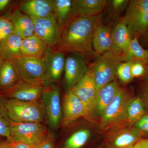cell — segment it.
I'll use <instances>...</instances> for the list:
<instances>
[{"label":"cell","mask_w":148,"mask_h":148,"mask_svg":"<svg viewBox=\"0 0 148 148\" xmlns=\"http://www.w3.org/2000/svg\"><path fill=\"white\" fill-rule=\"evenodd\" d=\"M132 148H148V138L141 139Z\"/></svg>","instance_id":"obj_36"},{"label":"cell","mask_w":148,"mask_h":148,"mask_svg":"<svg viewBox=\"0 0 148 148\" xmlns=\"http://www.w3.org/2000/svg\"><path fill=\"white\" fill-rule=\"evenodd\" d=\"M31 18L34 22L35 35L49 47L58 44L61 40L62 29L55 14L45 18Z\"/></svg>","instance_id":"obj_12"},{"label":"cell","mask_w":148,"mask_h":148,"mask_svg":"<svg viewBox=\"0 0 148 148\" xmlns=\"http://www.w3.org/2000/svg\"><path fill=\"white\" fill-rule=\"evenodd\" d=\"M42 59L44 66L46 87L56 85L64 72L66 58L64 53L48 47Z\"/></svg>","instance_id":"obj_10"},{"label":"cell","mask_w":148,"mask_h":148,"mask_svg":"<svg viewBox=\"0 0 148 148\" xmlns=\"http://www.w3.org/2000/svg\"><path fill=\"white\" fill-rule=\"evenodd\" d=\"M90 135L91 132L88 130H79L66 140L64 148H81L87 143Z\"/></svg>","instance_id":"obj_29"},{"label":"cell","mask_w":148,"mask_h":148,"mask_svg":"<svg viewBox=\"0 0 148 148\" xmlns=\"http://www.w3.org/2000/svg\"><path fill=\"white\" fill-rule=\"evenodd\" d=\"M5 107L12 122H34L44 124L46 122L44 107L40 100L36 102H27L7 99Z\"/></svg>","instance_id":"obj_2"},{"label":"cell","mask_w":148,"mask_h":148,"mask_svg":"<svg viewBox=\"0 0 148 148\" xmlns=\"http://www.w3.org/2000/svg\"><path fill=\"white\" fill-rule=\"evenodd\" d=\"M13 142L11 140L6 139L0 142V148H13Z\"/></svg>","instance_id":"obj_38"},{"label":"cell","mask_w":148,"mask_h":148,"mask_svg":"<svg viewBox=\"0 0 148 148\" xmlns=\"http://www.w3.org/2000/svg\"><path fill=\"white\" fill-rule=\"evenodd\" d=\"M13 148H37L21 143H14Z\"/></svg>","instance_id":"obj_40"},{"label":"cell","mask_w":148,"mask_h":148,"mask_svg":"<svg viewBox=\"0 0 148 148\" xmlns=\"http://www.w3.org/2000/svg\"><path fill=\"white\" fill-rule=\"evenodd\" d=\"M7 16L14 26L15 33L22 39L34 34V22L32 18L18 9L14 10Z\"/></svg>","instance_id":"obj_20"},{"label":"cell","mask_w":148,"mask_h":148,"mask_svg":"<svg viewBox=\"0 0 148 148\" xmlns=\"http://www.w3.org/2000/svg\"><path fill=\"white\" fill-rule=\"evenodd\" d=\"M146 73L144 77L145 80H148V61L146 65Z\"/></svg>","instance_id":"obj_41"},{"label":"cell","mask_w":148,"mask_h":148,"mask_svg":"<svg viewBox=\"0 0 148 148\" xmlns=\"http://www.w3.org/2000/svg\"><path fill=\"white\" fill-rule=\"evenodd\" d=\"M7 98L0 93V138L11 140L10 128L12 121L5 107Z\"/></svg>","instance_id":"obj_28"},{"label":"cell","mask_w":148,"mask_h":148,"mask_svg":"<svg viewBox=\"0 0 148 148\" xmlns=\"http://www.w3.org/2000/svg\"><path fill=\"white\" fill-rule=\"evenodd\" d=\"M132 61H127L121 63L116 70V75L121 82L128 83L133 79L131 73Z\"/></svg>","instance_id":"obj_30"},{"label":"cell","mask_w":148,"mask_h":148,"mask_svg":"<svg viewBox=\"0 0 148 148\" xmlns=\"http://www.w3.org/2000/svg\"><path fill=\"white\" fill-rule=\"evenodd\" d=\"M3 61V60L1 56L0 55V67H1V65Z\"/></svg>","instance_id":"obj_43"},{"label":"cell","mask_w":148,"mask_h":148,"mask_svg":"<svg viewBox=\"0 0 148 148\" xmlns=\"http://www.w3.org/2000/svg\"><path fill=\"white\" fill-rule=\"evenodd\" d=\"M100 19L98 14L92 16H77L69 21L62 32L58 50L78 54L92 53V36Z\"/></svg>","instance_id":"obj_1"},{"label":"cell","mask_w":148,"mask_h":148,"mask_svg":"<svg viewBox=\"0 0 148 148\" xmlns=\"http://www.w3.org/2000/svg\"><path fill=\"white\" fill-rule=\"evenodd\" d=\"M112 34L110 29L104 24L96 25L92 39V48L100 55L111 51L112 48Z\"/></svg>","instance_id":"obj_19"},{"label":"cell","mask_w":148,"mask_h":148,"mask_svg":"<svg viewBox=\"0 0 148 148\" xmlns=\"http://www.w3.org/2000/svg\"><path fill=\"white\" fill-rule=\"evenodd\" d=\"M112 34L113 45L111 51L124 56L126 58L132 38L129 29L122 21L116 24L112 31Z\"/></svg>","instance_id":"obj_17"},{"label":"cell","mask_w":148,"mask_h":148,"mask_svg":"<svg viewBox=\"0 0 148 148\" xmlns=\"http://www.w3.org/2000/svg\"><path fill=\"white\" fill-rule=\"evenodd\" d=\"M54 13L61 29L69 22L72 16L73 0H53Z\"/></svg>","instance_id":"obj_26"},{"label":"cell","mask_w":148,"mask_h":148,"mask_svg":"<svg viewBox=\"0 0 148 148\" xmlns=\"http://www.w3.org/2000/svg\"><path fill=\"white\" fill-rule=\"evenodd\" d=\"M10 0H0V12L4 10L10 3Z\"/></svg>","instance_id":"obj_39"},{"label":"cell","mask_w":148,"mask_h":148,"mask_svg":"<svg viewBox=\"0 0 148 148\" xmlns=\"http://www.w3.org/2000/svg\"><path fill=\"white\" fill-rule=\"evenodd\" d=\"M43 123L12 122L10 128L11 140L37 147L45 143L51 135Z\"/></svg>","instance_id":"obj_4"},{"label":"cell","mask_w":148,"mask_h":148,"mask_svg":"<svg viewBox=\"0 0 148 148\" xmlns=\"http://www.w3.org/2000/svg\"><path fill=\"white\" fill-rule=\"evenodd\" d=\"M127 61L124 56L111 51L100 55L89 68L97 90L113 81L119 65Z\"/></svg>","instance_id":"obj_3"},{"label":"cell","mask_w":148,"mask_h":148,"mask_svg":"<svg viewBox=\"0 0 148 148\" xmlns=\"http://www.w3.org/2000/svg\"><path fill=\"white\" fill-rule=\"evenodd\" d=\"M145 64L138 61H132L131 66V73L133 78L145 77L146 73Z\"/></svg>","instance_id":"obj_32"},{"label":"cell","mask_w":148,"mask_h":148,"mask_svg":"<svg viewBox=\"0 0 148 148\" xmlns=\"http://www.w3.org/2000/svg\"><path fill=\"white\" fill-rule=\"evenodd\" d=\"M116 81H112L98 90L96 102L97 117L101 118L104 110L113 100L120 88Z\"/></svg>","instance_id":"obj_24"},{"label":"cell","mask_w":148,"mask_h":148,"mask_svg":"<svg viewBox=\"0 0 148 148\" xmlns=\"http://www.w3.org/2000/svg\"><path fill=\"white\" fill-rule=\"evenodd\" d=\"M107 130L105 148H132L145 136L133 125L126 123Z\"/></svg>","instance_id":"obj_7"},{"label":"cell","mask_w":148,"mask_h":148,"mask_svg":"<svg viewBox=\"0 0 148 148\" xmlns=\"http://www.w3.org/2000/svg\"><path fill=\"white\" fill-rule=\"evenodd\" d=\"M106 3L105 0H73L72 16H96L104 9Z\"/></svg>","instance_id":"obj_18"},{"label":"cell","mask_w":148,"mask_h":148,"mask_svg":"<svg viewBox=\"0 0 148 148\" xmlns=\"http://www.w3.org/2000/svg\"><path fill=\"white\" fill-rule=\"evenodd\" d=\"M89 68L83 58L79 54L70 55L66 58L64 82L68 91L72 90L84 76Z\"/></svg>","instance_id":"obj_14"},{"label":"cell","mask_w":148,"mask_h":148,"mask_svg":"<svg viewBox=\"0 0 148 148\" xmlns=\"http://www.w3.org/2000/svg\"><path fill=\"white\" fill-rule=\"evenodd\" d=\"M20 80L15 63L12 61H3L0 67V93L9 90Z\"/></svg>","instance_id":"obj_21"},{"label":"cell","mask_w":148,"mask_h":148,"mask_svg":"<svg viewBox=\"0 0 148 148\" xmlns=\"http://www.w3.org/2000/svg\"><path fill=\"white\" fill-rule=\"evenodd\" d=\"M45 110L46 122L52 131L58 129L62 119L59 89L56 85L47 88L40 98Z\"/></svg>","instance_id":"obj_9"},{"label":"cell","mask_w":148,"mask_h":148,"mask_svg":"<svg viewBox=\"0 0 148 148\" xmlns=\"http://www.w3.org/2000/svg\"><path fill=\"white\" fill-rule=\"evenodd\" d=\"M37 148H53V139L52 135H51L50 138L46 141L37 147Z\"/></svg>","instance_id":"obj_37"},{"label":"cell","mask_w":148,"mask_h":148,"mask_svg":"<svg viewBox=\"0 0 148 148\" xmlns=\"http://www.w3.org/2000/svg\"><path fill=\"white\" fill-rule=\"evenodd\" d=\"M47 87L20 80L18 83L9 90L0 93L7 99L36 102L40 101L42 94Z\"/></svg>","instance_id":"obj_13"},{"label":"cell","mask_w":148,"mask_h":148,"mask_svg":"<svg viewBox=\"0 0 148 148\" xmlns=\"http://www.w3.org/2000/svg\"><path fill=\"white\" fill-rule=\"evenodd\" d=\"M141 92L143 98L148 105V80H145L141 88Z\"/></svg>","instance_id":"obj_35"},{"label":"cell","mask_w":148,"mask_h":148,"mask_svg":"<svg viewBox=\"0 0 148 148\" xmlns=\"http://www.w3.org/2000/svg\"><path fill=\"white\" fill-rule=\"evenodd\" d=\"M48 47L44 41L34 34L22 39L21 56L42 58Z\"/></svg>","instance_id":"obj_23"},{"label":"cell","mask_w":148,"mask_h":148,"mask_svg":"<svg viewBox=\"0 0 148 148\" xmlns=\"http://www.w3.org/2000/svg\"><path fill=\"white\" fill-rule=\"evenodd\" d=\"M1 138H0V142H1Z\"/></svg>","instance_id":"obj_44"},{"label":"cell","mask_w":148,"mask_h":148,"mask_svg":"<svg viewBox=\"0 0 148 148\" xmlns=\"http://www.w3.org/2000/svg\"><path fill=\"white\" fill-rule=\"evenodd\" d=\"M72 90L80 99L85 110L84 117L89 121H94L96 116V102L98 90L90 69Z\"/></svg>","instance_id":"obj_8"},{"label":"cell","mask_w":148,"mask_h":148,"mask_svg":"<svg viewBox=\"0 0 148 148\" xmlns=\"http://www.w3.org/2000/svg\"><path fill=\"white\" fill-rule=\"evenodd\" d=\"M127 2L128 1L125 0H113L112 1V5L115 10H119L123 8Z\"/></svg>","instance_id":"obj_34"},{"label":"cell","mask_w":148,"mask_h":148,"mask_svg":"<svg viewBox=\"0 0 148 148\" xmlns=\"http://www.w3.org/2000/svg\"><path fill=\"white\" fill-rule=\"evenodd\" d=\"M22 39L14 33L0 42V55L3 61H14L21 57Z\"/></svg>","instance_id":"obj_22"},{"label":"cell","mask_w":148,"mask_h":148,"mask_svg":"<svg viewBox=\"0 0 148 148\" xmlns=\"http://www.w3.org/2000/svg\"><path fill=\"white\" fill-rule=\"evenodd\" d=\"M131 97L127 90L120 88L116 95L101 116L100 119L101 129L107 130L125 123V108Z\"/></svg>","instance_id":"obj_5"},{"label":"cell","mask_w":148,"mask_h":148,"mask_svg":"<svg viewBox=\"0 0 148 148\" xmlns=\"http://www.w3.org/2000/svg\"><path fill=\"white\" fill-rule=\"evenodd\" d=\"M147 109L140 97L130 98L126 104L125 112V123L133 125L146 113Z\"/></svg>","instance_id":"obj_25"},{"label":"cell","mask_w":148,"mask_h":148,"mask_svg":"<svg viewBox=\"0 0 148 148\" xmlns=\"http://www.w3.org/2000/svg\"><path fill=\"white\" fill-rule=\"evenodd\" d=\"M144 42H145L146 43H148V34L147 35L145 38V40H144Z\"/></svg>","instance_id":"obj_42"},{"label":"cell","mask_w":148,"mask_h":148,"mask_svg":"<svg viewBox=\"0 0 148 148\" xmlns=\"http://www.w3.org/2000/svg\"><path fill=\"white\" fill-rule=\"evenodd\" d=\"M18 9L31 18H45L55 14L53 0L25 1Z\"/></svg>","instance_id":"obj_16"},{"label":"cell","mask_w":148,"mask_h":148,"mask_svg":"<svg viewBox=\"0 0 148 148\" xmlns=\"http://www.w3.org/2000/svg\"><path fill=\"white\" fill-rule=\"evenodd\" d=\"M14 33V26L8 16H0V42Z\"/></svg>","instance_id":"obj_31"},{"label":"cell","mask_w":148,"mask_h":148,"mask_svg":"<svg viewBox=\"0 0 148 148\" xmlns=\"http://www.w3.org/2000/svg\"><path fill=\"white\" fill-rule=\"evenodd\" d=\"M85 115L84 107L80 99L73 90H69L64 98L62 125L68 126L78 119L84 117Z\"/></svg>","instance_id":"obj_15"},{"label":"cell","mask_w":148,"mask_h":148,"mask_svg":"<svg viewBox=\"0 0 148 148\" xmlns=\"http://www.w3.org/2000/svg\"><path fill=\"white\" fill-rule=\"evenodd\" d=\"M14 62L18 69L21 80L45 86V73L42 58L21 56Z\"/></svg>","instance_id":"obj_11"},{"label":"cell","mask_w":148,"mask_h":148,"mask_svg":"<svg viewBox=\"0 0 148 148\" xmlns=\"http://www.w3.org/2000/svg\"><path fill=\"white\" fill-rule=\"evenodd\" d=\"M123 22L133 37L145 34L148 31V0L130 1Z\"/></svg>","instance_id":"obj_6"},{"label":"cell","mask_w":148,"mask_h":148,"mask_svg":"<svg viewBox=\"0 0 148 148\" xmlns=\"http://www.w3.org/2000/svg\"><path fill=\"white\" fill-rule=\"evenodd\" d=\"M126 58L127 61H138L145 64L148 61V50L141 46L136 36L132 38Z\"/></svg>","instance_id":"obj_27"},{"label":"cell","mask_w":148,"mask_h":148,"mask_svg":"<svg viewBox=\"0 0 148 148\" xmlns=\"http://www.w3.org/2000/svg\"><path fill=\"white\" fill-rule=\"evenodd\" d=\"M133 126L144 134L148 135V111L139 121L133 125Z\"/></svg>","instance_id":"obj_33"}]
</instances>
